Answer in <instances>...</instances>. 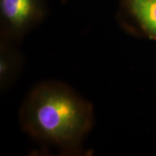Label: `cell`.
I'll return each instance as SVG.
<instances>
[{
    "label": "cell",
    "instance_id": "cell-2",
    "mask_svg": "<svg viewBox=\"0 0 156 156\" xmlns=\"http://www.w3.org/2000/svg\"><path fill=\"white\" fill-rule=\"evenodd\" d=\"M46 15L44 0H0V41L17 44Z\"/></svg>",
    "mask_w": 156,
    "mask_h": 156
},
{
    "label": "cell",
    "instance_id": "cell-4",
    "mask_svg": "<svg viewBox=\"0 0 156 156\" xmlns=\"http://www.w3.org/2000/svg\"><path fill=\"white\" fill-rule=\"evenodd\" d=\"M16 44L0 41V91L5 93L22 71L24 58Z\"/></svg>",
    "mask_w": 156,
    "mask_h": 156
},
{
    "label": "cell",
    "instance_id": "cell-1",
    "mask_svg": "<svg viewBox=\"0 0 156 156\" xmlns=\"http://www.w3.org/2000/svg\"><path fill=\"white\" fill-rule=\"evenodd\" d=\"M22 129L44 148L80 155L95 122L93 105L68 84L45 81L30 91L19 109Z\"/></svg>",
    "mask_w": 156,
    "mask_h": 156
},
{
    "label": "cell",
    "instance_id": "cell-3",
    "mask_svg": "<svg viewBox=\"0 0 156 156\" xmlns=\"http://www.w3.org/2000/svg\"><path fill=\"white\" fill-rule=\"evenodd\" d=\"M117 20L129 35L156 43V0H118Z\"/></svg>",
    "mask_w": 156,
    "mask_h": 156
}]
</instances>
